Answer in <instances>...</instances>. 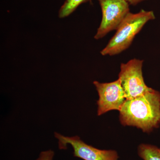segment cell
Listing matches in <instances>:
<instances>
[{
	"mask_svg": "<svg viewBox=\"0 0 160 160\" xmlns=\"http://www.w3.org/2000/svg\"><path fill=\"white\" fill-rule=\"evenodd\" d=\"M143 62V60L134 58L121 65L118 79L126 99L138 97L152 89L148 87L144 81L142 73Z\"/></svg>",
	"mask_w": 160,
	"mask_h": 160,
	"instance_id": "cell-3",
	"label": "cell"
},
{
	"mask_svg": "<svg viewBox=\"0 0 160 160\" xmlns=\"http://www.w3.org/2000/svg\"><path fill=\"white\" fill-rule=\"evenodd\" d=\"M138 154L143 160H160V149L153 145L141 144L138 148Z\"/></svg>",
	"mask_w": 160,
	"mask_h": 160,
	"instance_id": "cell-7",
	"label": "cell"
},
{
	"mask_svg": "<svg viewBox=\"0 0 160 160\" xmlns=\"http://www.w3.org/2000/svg\"><path fill=\"white\" fill-rule=\"evenodd\" d=\"M54 152L51 150L42 152L39 156V157L36 160H52Z\"/></svg>",
	"mask_w": 160,
	"mask_h": 160,
	"instance_id": "cell-9",
	"label": "cell"
},
{
	"mask_svg": "<svg viewBox=\"0 0 160 160\" xmlns=\"http://www.w3.org/2000/svg\"><path fill=\"white\" fill-rule=\"evenodd\" d=\"M99 99L97 101L98 115H102L111 111H119L126 100L120 80L109 83H100L94 81Z\"/></svg>",
	"mask_w": 160,
	"mask_h": 160,
	"instance_id": "cell-6",
	"label": "cell"
},
{
	"mask_svg": "<svg viewBox=\"0 0 160 160\" xmlns=\"http://www.w3.org/2000/svg\"><path fill=\"white\" fill-rule=\"evenodd\" d=\"M155 18L152 11L142 9L138 13L129 12L116 30L114 36L101 51V54L111 56L125 51L131 45L136 36L143 26Z\"/></svg>",
	"mask_w": 160,
	"mask_h": 160,
	"instance_id": "cell-2",
	"label": "cell"
},
{
	"mask_svg": "<svg viewBox=\"0 0 160 160\" xmlns=\"http://www.w3.org/2000/svg\"><path fill=\"white\" fill-rule=\"evenodd\" d=\"M102 11V19L94 38L100 39L109 32L116 30L129 13L127 0H98Z\"/></svg>",
	"mask_w": 160,
	"mask_h": 160,
	"instance_id": "cell-4",
	"label": "cell"
},
{
	"mask_svg": "<svg viewBox=\"0 0 160 160\" xmlns=\"http://www.w3.org/2000/svg\"><path fill=\"white\" fill-rule=\"evenodd\" d=\"M55 136L58 140L60 149H66L67 145H71L75 157L84 160H118V158L115 150L97 149L84 142L78 136L69 137L55 132Z\"/></svg>",
	"mask_w": 160,
	"mask_h": 160,
	"instance_id": "cell-5",
	"label": "cell"
},
{
	"mask_svg": "<svg viewBox=\"0 0 160 160\" xmlns=\"http://www.w3.org/2000/svg\"><path fill=\"white\" fill-rule=\"evenodd\" d=\"M144 1H145V0H127L129 5H132V6H135V5H137L139 3Z\"/></svg>",
	"mask_w": 160,
	"mask_h": 160,
	"instance_id": "cell-10",
	"label": "cell"
},
{
	"mask_svg": "<svg viewBox=\"0 0 160 160\" xmlns=\"http://www.w3.org/2000/svg\"><path fill=\"white\" fill-rule=\"evenodd\" d=\"M119 112L123 126L150 132L160 125V92L152 89L138 97L126 99Z\"/></svg>",
	"mask_w": 160,
	"mask_h": 160,
	"instance_id": "cell-1",
	"label": "cell"
},
{
	"mask_svg": "<svg viewBox=\"0 0 160 160\" xmlns=\"http://www.w3.org/2000/svg\"><path fill=\"white\" fill-rule=\"evenodd\" d=\"M90 1L91 0H66L60 8L59 17L60 18H63L69 16L81 4Z\"/></svg>",
	"mask_w": 160,
	"mask_h": 160,
	"instance_id": "cell-8",
	"label": "cell"
}]
</instances>
